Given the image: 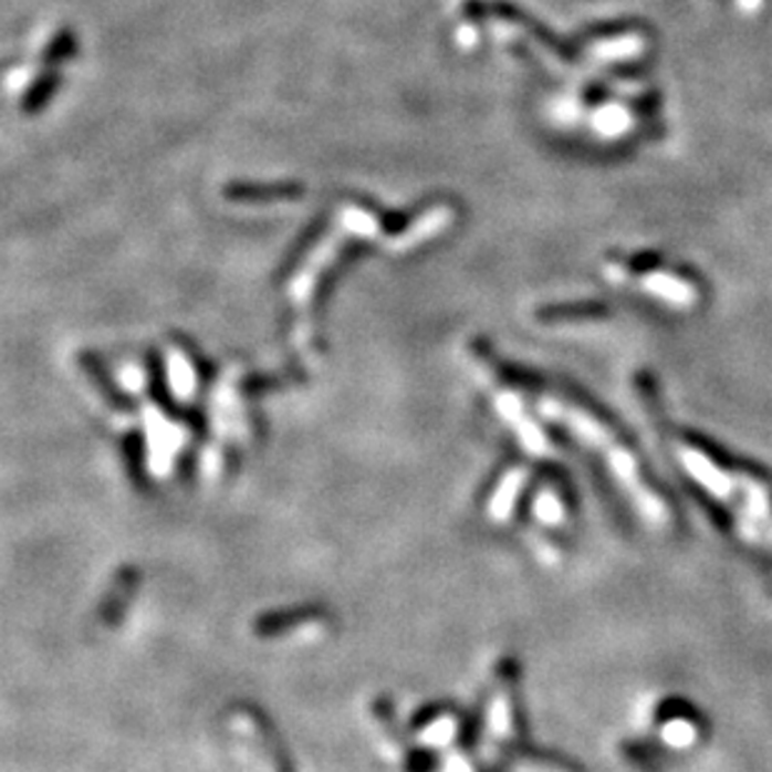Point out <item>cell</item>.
<instances>
[{"label":"cell","mask_w":772,"mask_h":772,"mask_svg":"<svg viewBox=\"0 0 772 772\" xmlns=\"http://www.w3.org/2000/svg\"><path fill=\"white\" fill-rule=\"evenodd\" d=\"M663 716V738L675 748H688L700 736V718L688 702L668 700L660 708Z\"/></svg>","instance_id":"cell-1"},{"label":"cell","mask_w":772,"mask_h":772,"mask_svg":"<svg viewBox=\"0 0 772 772\" xmlns=\"http://www.w3.org/2000/svg\"><path fill=\"white\" fill-rule=\"evenodd\" d=\"M535 518L545 525H557L563 520V498H560V490L555 495V490H545L535 498Z\"/></svg>","instance_id":"cell-3"},{"label":"cell","mask_w":772,"mask_h":772,"mask_svg":"<svg viewBox=\"0 0 772 772\" xmlns=\"http://www.w3.org/2000/svg\"><path fill=\"white\" fill-rule=\"evenodd\" d=\"M625 758L627 762H630V768L635 772H660L658 768H655V762L653 758L645 752L643 748H635V745H627L625 748Z\"/></svg>","instance_id":"cell-5"},{"label":"cell","mask_w":772,"mask_h":772,"mask_svg":"<svg viewBox=\"0 0 772 772\" xmlns=\"http://www.w3.org/2000/svg\"><path fill=\"white\" fill-rule=\"evenodd\" d=\"M547 313H553V315H545V317H553V321H565V317H585V315H595V313H603V307L601 305H573V307H550Z\"/></svg>","instance_id":"cell-6"},{"label":"cell","mask_w":772,"mask_h":772,"mask_svg":"<svg viewBox=\"0 0 772 772\" xmlns=\"http://www.w3.org/2000/svg\"><path fill=\"white\" fill-rule=\"evenodd\" d=\"M228 198L233 200H280V198H301L303 186L285 182V186H230Z\"/></svg>","instance_id":"cell-2"},{"label":"cell","mask_w":772,"mask_h":772,"mask_svg":"<svg viewBox=\"0 0 772 772\" xmlns=\"http://www.w3.org/2000/svg\"><path fill=\"white\" fill-rule=\"evenodd\" d=\"M523 470H518V472H510V478L505 480V486L503 490H500V495L495 498V518H508L510 510H513V503L518 500L520 495V488H523Z\"/></svg>","instance_id":"cell-4"}]
</instances>
